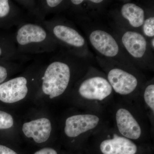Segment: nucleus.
Returning a JSON list of instances; mask_svg holds the SVG:
<instances>
[{
    "label": "nucleus",
    "mask_w": 154,
    "mask_h": 154,
    "mask_svg": "<svg viewBox=\"0 0 154 154\" xmlns=\"http://www.w3.org/2000/svg\"><path fill=\"white\" fill-rule=\"evenodd\" d=\"M2 50L1 47H0V57L2 55Z\"/></svg>",
    "instance_id": "nucleus-25"
},
{
    "label": "nucleus",
    "mask_w": 154,
    "mask_h": 154,
    "mask_svg": "<svg viewBox=\"0 0 154 154\" xmlns=\"http://www.w3.org/2000/svg\"><path fill=\"white\" fill-rule=\"evenodd\" d=\"M121 14L134 28H138L145 21V12L143 9L133 3H127L122 6Z\"/></svg>",
    "instance_id": "nucleus-13"
},
{
    "label": "nucleus",
    "mask_w": 154,
    "mask_h": 154,
    "mask_svg": "<svg viewBox=\"0 0 154 154\" xmlns=\"http://www.w3.org/2000/svg\"><path fill=\"white\" fill-rule=\"evenodd\" d=\"M143 33L148 37L154 36V17H150L145 20L143 24Z\"/></svg>",
    "instance_id": "nucleus-16"
},
{
    "label": "nucleus",
    "mask_w": 154,
    "mask_h": 154,
    "mask_svg": "<svg viewBox=\"0 0 154 154\" xmlns=\"http://www.w3.org/2000/svg\"><path fill=\"white\" fill-rule=\"evenodd\" d=\"M51 31L56 38L69 46L80 48L85 44L84 37L71 27L63 25H56L53 27Z\"/></svg>",
    "instance_id": "nucleus-12"
},
{
    "label": "nucleus",
    "mask_w": 154,
    "mask_h": 154,
    "mask_svg": "<svg viewBox=\"0 0 154 154\" xmlns=\"http://www.w3.org/2000/svg\"><path fill=\"white\" fill-rule=\"evenodd\" d=\"M122 44L125 49L136 58L142 57L145 53L147 42L142 35L134 31H127L122 38Z\"/></svg>",
    "instance_id": "nucleus-11"
},
{
    "label": "nucleus",
    "mask_w": 154,
    "mask_h": 154,
    "mask_svg": "<svg viewBox=\"0 0 154 154\" xmlns=\"http://www.w3.org/2000/svg\"><path fill=\"white\" fill-rule=\"evenodd\" d=\"M52 130L51 123L47 118L38 119L24 123L22 131L27 137L32 138L36 143L45 142L48 139Z\"/></svg>",
    "instance_id": "nucleus-9"
},
{
    "label": "nucleus",
    "mask_w": 154,
    "mask_h": 154,
    "mask_svg": "<svg viewBox=\"0 0 154 154\" xmlns=\"http://www.w3.org/2000/svg\"><path fill=\"white\" fill-rule=\"evenodd\" d=\"M28 92L27 79L24 76L16 77L0 84V101L15 103L25 98Z\"/></svg>",
    "instance_id": "nucleus-4"
},
{
    "label": "nucleus",
    "mask_w": 154,
    "mask_h": 154,
    "mask_svg": "<svg viewBox=\"0 0 154 154\" xmlns=\"http://www.w3.org/2000/svg\"><path fill=\"white\" fill-rule=\"evenodd\" d=\"M99 117L93 114H80L70 116L66 121L65 133L69 137H75L95 128Z\"/></svg>",
    "instance_id": "nucleus-5"
},
{
    "label": "nucleus",
    "mask_w": 154,
    "mask_h": 154,
    "mask_svg": "<svg viewBox=\"0 0 154 154\" xmlns=\"http://www.w3.org/2000/svg\"><path fill=\"white\" fill-rule=\"evenodd\" d=\"M112 87L105 78L94 77L84 81L80 85L79 94L84 99L102 101L110 96Z\"/></svg>",
    "instance_id": "nucleus-3"
},
{
    "label": "nucleus",
    "mask_w": 154,
    "mask_h": 154,
    "mask_svg": "<svg viewBox=\"0 0 154 154\" xmlns=\"http://www.w3.org/2000/svg\"><path fill=\"white\" fill-rule=\"evenodd\" d=\"M12 11V6L9 1L0 0V19L8 17Z\"/></svg>",
    "instance_id": "nucleus-17"
},
{
    "label": "nucleus",
    "mask_w": 154,
    "mask_h": 154,
    "mask_svg": "<svg viewBox=\"0 0 154 154\" xmlns=\"http://www.w3.org/2000/svg\"><path fill=\"white\" fill-rule=\"evenodd\" d=\"M70 78L68 64L61 60H53L45 67L42 78V92L50 99L60 96L66 91Z\"/></svg>",
    "instance_id": "nucleus-1"
},
{
    "label": "nucleus",
    "mask_w": 154,
    "mask_h": 154,
    "mask_svg": "<svg viewBox=\"0 0 154 154\" xmlns=\"http://www.w3.org/2000/svg\"><path fill=\"white\" fill-rule=\"evenodd\" d=\"M84 2V1H83V0H72V1H71V2L73 5H79L80 4Z\"/></svg>",
    "instance_id": "nucleus-22"
},
{
    "label": "nucleus",
    "mask_w": 154,
    "mask_h": 154,
    "mask_svg": "<svg viewBox=\"0 0 154 154\" xmlns=\"http://www.w3.org/2000/svg\"><path fill=\"white\" fill-rule=\"evenodd\" d=\"M116 119L119 131L124 137L133 140L140 137V127L128 110L124 108L119 109L116 114Z\"/></svg>",
    "instance_id": "nucleus-8"
},
{
    "label": "nucleus",
    "mask_w": 154,
    "mask_h": 154,
    "mask_svg": "<svg viewBox=\"0 0 154 154\" xmlns=\"http://www.w3.org/2000/svg\"><path fill=\"white\" fill-rule=\"evenodd\" d=\"M0 154H19L17 152L7 146L0 145Z\"/></svg>",
    "instance_id": "nucleus-20"
},
{
    "label": "nucleus",
    "mask_w": 154,
    "mask_h": 154,
    "mask_svg": "<svg viewBox=\"0 0 154 154\" xmlns=\"http://www.w3.org/2000/svg\"><path fill=\"white\" fill-rule=\"evenodd\" d=\"M14 124V119L11 114L0 110V130L11 128Z\"/></svg>",
    "instance_id": "nucleus-14"
},
{
    "label": "nucleus",
    "mask_w": 154,
    "mask_h": 154,
    "mask_svg": "<svg viewBox=\"0 0 154 154\" xmlns=\"http://www.w3.org/2000/svg\"><path fill=\"white\" fill-rule=\"evenodd\" d=\"M16 42L22 49H42L49 45V34L44 28L34 23H25L19 27L16 34Z\"/></svg>",
    "instance_id": "nucleus-2"
},
{
    "label": "nucleus",
    "mask_w": 154,
    "mask_h": 154,
    "mask_svg": "<svg viewBox=\"0 0 154 154\" xmlns=\"http://www.w3.org/2000/svg\"><path fill=\"white\" fill-rule=\"evenodd\" d=\"M107 79L112 89L120 95L131 94L138 85L137 79L134 75L119 68L110 70L107 75Z\"/></svg>",
    "instance_id": "nucleus-6"
},
{
    "label": "nucleus",
    "mask_w": 154,
    "mask_h": 154,
    "mask_svg": "<svg viewBox=\"0 0 154 154\" xmlns=\"http://www.w3.org/2000/svg\"><path fill=\"white\" fill-rule=\"evenodd\" d=\"M33 154H58L54 149L50 147H45L38 150Z\"/></svg>",
    "instance_id": "nucleus-18"
},
{
    "label": "nucleus",
    "mask_w": 154,
    "mask_h": 154,
    "mask_svg": "<svg viewBox=\"0 0 154 154\" xmlns=\"http://www.w3.org/2000/svg\"><path fill=\"white\" fill-rule=\"evenodd\" d=\"M60 0H47L45 1L46 5L49 8H55L62 2Z\"/></svg>",
    "instance_id": "nucleus-21"
},
{
    "label": "nucleus",
    "mask_w": 154,
    "mask_h": 154,
    "mask_svg": "<svg viewBox=\"0 0 154 154\" xmlns=\"http://www.w3.org/2000/svg\"><path fill=\"white\" fill-rule=\"evenodd\" d=\"M151 45L152 47H153V48H154V38H153L152 39V41H151Z\"/></svg>",
    "instance_id": "nucleus-24"
},
{
    "label": "nucleus",
    "mask_w": 154,
    "mask_h": 154,
    "mask_svg": "<svg viewBox=\"0 0 154 154\" xmlns=\"http://www.w3.org/2000/svg\"><path fill=\"white\" fill-rule=\"evenodd\" d=\"M90 2L92 3H96V4H99V3L102 2L103 1L102 0H91V1H90Z\"/></svg>",
    "instance_id": "nucleus-23"
},
{
    "label": "nucleus",
    "mask_w": 154,
    "mask_h": 154,
    "mask_svg": "<svg viewBox=\"0 0 154 154\" xmlns=\"http://www.w3.org/2000/svg\"><path fill=\"white\" fill-rule=\"evenodd\" d=\"M8 76V70L5 67L0 65V84L4 82Z\"/></svg>",
    "instance_id": "nucleus-19"
},
{
    "label": "nucleus",
    "mask_w": 154,
    "mask_h": 154,
    "mask_svg": "<svg viewBox=\"0 0 154 154\" xmlns=\"http://www.w3.org/2000/svg\"><path fill=\"white\" fill-rule=\"evenodd\" d=\"M90 41L91 44L98 51L107 57H114L117 55L119 48L114 38L104 30H97L90 34Z\"/></svg>",
    "instance_id": "nucleus-7"
},
{
    "label": "nucleus",
    "mask_w": 154,
    "mask_h": 154,
    "mask_svg": "<svg viewBox=\"0 0 154 154\" xmlns=\"http://www.w3.org/2000/svg\"><path fill=\"white\" fill-rule=\"evenodd\" d=\"M144 99L146 104L153 112L154 111V85L148 86L145 90Z\"/></svg>",
    "instance_id": "nucleus-15"
},
{
    "label": "nucleus",
    "mask_w": 154,
    "mask_h": 154,
    "mask_svg": "<svg viewBox=\"0 0 154 154\" xmlns=\"http://www.w3.org/2000/svg\"><path fill=\"white\" fill-rule=\"evenodd\" d=\"M100 148L103 154H135L137 150L136 145L132 141L117 135L103 141Z\"/></svg>",
    "instance_id": "nucleus-10"
}]
</instances>
